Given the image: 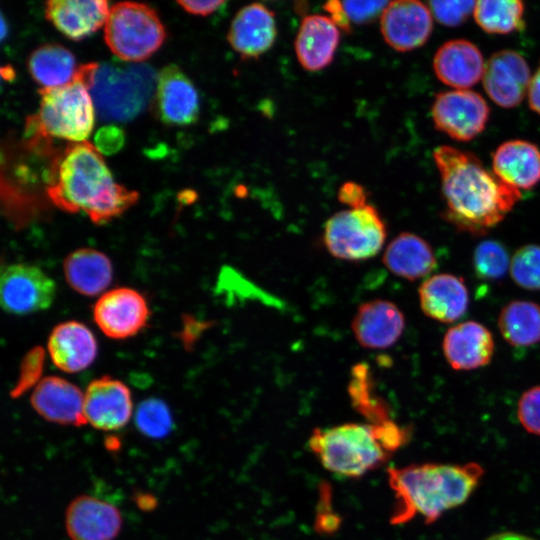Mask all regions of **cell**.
<instances>
[{"instance_id": "cell-31", "label": "cell", "mask_w": 540, "mask_h": 540, "mask_svg": "<svg viewBox=\"0 0 540 540\" xmlns=\"http://www.w3.org/2000/svg\"><path fill=\"white\" fill-rule=\"evenodd\" d=\"M525 6L517 0H481L475 2L473 16L489 34L506 35L525 27Z\"/></svg>"}, {"instance_id": "cell-47", "label": "cell", "mask_w": 540, "mask_h": 540, "mask_svg": "<svg viewBox=\"0 0 540 540\" xmlns=\"http://www.w3.org/2000/svg\"><path fill=\"white\" fill-rule=\"evenodd\" d=\"M2 75L6 79L11 80L14 78L15 73H14V70L10 66H7V67L2 68Z\"/></svg>"}, {"instance_id": "cell-39", "label": "cell", "mask_w": 540, "mask_h": 540, "mask_svg": "<svg viewBox=\"0 0 540 540\" xmlns=\"http://www.w3.org/2000/svg\"><path fill=\"white\" fill-rule=\"evenodd\" d=\"M388 1H345L343 6L351 23L368 24L381 16Z\"/></svg>"}, {"instance_id": "cell-29", "label": "cell", "mask_w": 540, "mask_h": 540, "mask_svg": "<svg viewBox=\"0 0 540 540\" xmlns=\"http://www.w3.org/2000/svg\"><path fill=\"white\" fill-rule=\"evenodd\" d=\"M498 328L507 343L528 347L540 342V305L528 300L507 303L498 316Z\"/></svg>"}, {"instance_id": "cell-40", "label": "cell", "mask_w": 540, "mask_h": 540, "mask_svg": "<svg viewBox=\"0 0 540 540\" xmlns=\"http://www.w3.org/2000/svg\"><path fill=\"white\" fill-rule=\"evenodd\" d=\"M125 142V135L121 128L115 125H106L100 128L94 137L95 148L106 155L118 152Z\"/></svg>"}, {"instance_id": "cell-36", "label": "cell", "mask_w": 540, "mask_h": 540, "mask_svg": "<svg viewBox=\"0 0 540 540\" xmlns=\"http://www.w3.org/2000/svg\"><path fill=\"white\" fill-rule=\"evenodd\" d=\"M44 358L45 353L41 347H35L25 355L16 385L10 392L11 397H19L41 381Z\"/></svg>"}, {"instance_id": "cell-27", "label": "cell", "mask_w": 540, "mask_h": 540, "mask_svg": "<svg viewBox=\"0 0 540 540\" xmlns=\"http://www.w3.org/2000/svg\"><path fill=\"white\" fill-rule=\"evenodd\" d=\"M383 263L396 276L414 281L434 270L436 257L425 239L411 232H403L386 247Z\"/></svg>"}, {"instance_id": "cell-28", "label": "cell", "mask_w": 540, "mask_h": 540, "mask_svg": "<svg viewBox=\"0 0 540 540\" xmlns=\"http://www.w3.org/2000/svg\"><path fill=\"white\" fill-rule=\"evenodd\" d=\"M66 281L75 291L86 296H96L111 283L112 264L102 252L80 248L71 252L63 263Z\"/></svg>"}, {"instance_id": "cell-43", "label": "cell", "mask_w": 540, "mask_h": 540, "mask_svg": "<svg viewBox=\"0 0 540 540\" xmlns=\"http://www.w3.org/2000/svg\"><path fill=\"white\" fill-rule=\"evenodd\" d=\"M177 3L187 12L194 15L207 16L215 12L223 1H177Z\"/></svg>"}, {"instance_id": "cell-14", "label": "cell", "mask_w": 540, "mask_h": 540, "mask_svg": "<svg viewBox=\"0 0 540 540\" xmlns=\"http://www.w3.org/2000/svg\"><path fill=\"white\" fill-rule=\"evenodd\" d=\"M531 76L525 58L517 51L504 49L488 59L482 82L494 103L503 108H514L527 95Z\"/></svg>"}, {"instance_id": "cell-21", "label": "cell", "mask_w": 540, "mask_h": 540, "mask_svg": "<svg viewBox=\"0 0 540 540\" xmlns=\"http://www.w3.org/2000/svg\"><path fill=\"white\" fill-rule=\"evenodd\" d=\"M485 61L479 48L466 39L443 43L433 57V70L443 84L468 89L482 79Z\"/></svg>"}, {"instance_id": "cell-13", "label": "cell", "mask_w": 540, "mask_h": 540, "mask_svg": "<svg viewBox=\"0 0 540 540\" xmlns=\"http://www.w3.org/2000/svg\"><path fill=\"white\" fill-rule=\"evenodd\" d=\"M133 403L129 388L121 381L102 376L89 383L84 393L86 423L102 431H117L130 420Z\"/></svg>"}, {"instance_id": "cell-38", "label": "cell", "mask_w": 540, "mask_h": 540, "mask_svg": "<svg viewBox=\"0 0 540 540\" xmlns=\"http://www.w3.org/2000/svg\"><path fill=\"white\" fill-rule=\"evenodd\" d=\"M517 415L528 432L540 435V385L529 388L521 395Z\"/></svg>"}, {"instance_id": "cell-30", "label": "cell", "mask_w": 540, "mask_h": 540, "mask_svg": "<svg viewBox=\"0 0 540 540\" xmlns=\"http://www.w3.org/2000/svg\"><path fill=\"white\" fill-rule=\"evenodd\" d=\"M28 68L42 88L70 83L78 69L73 54L58 44H46L35 49L29 57Z\"/></svg>"}, {"instance_id": "cell-17", "label": "cell", "mask_w": 540, "mask_h": 540, "mask_svg": "<svg viewBox=\"0 0 540 540\" xmlns=\"http://www.w3.org/2000/svg\"><path fill=\"white\" fill-rule=\"evenodd\" d=\"M442 350L451 368L468 371L490 363L495 343L489 329L479 322L469 320L458 323L446 331Z\"/></svg>"}, {"instance_id": "cell-45", "label": "cell", "mask_w": 540, "mask_h": 540, "mask_svg": "<svg viewBox=\"0 0 540 540\" xmlns=\"http://www.w3.org/2000/svg\"><path fill=\"white\" fill-rule=\"evenodd\" d=\"M201 327V322H197L192 317L185 316V319L183 320L182 331L179 334V337L181 338L185 346L195 341L196 336L201 330Z\"/></svg>"}, {"instance_id": "cell-44", "label": "cell", "mask_w": 540, "mask_h": 540, "mask_svg": "<svg viewBox=\"0 0 540 540\" xmlns=\"http://www.w3.org/2000/svg\"><path fill=\"white\" fill-rule=\"evenodd\" d=\"M527 97L530 109L540 115V63L531 76Z\"/></svg>"}, {"instance_id": "cell-8", "label": "cell", "mask_w": 540, "mask_h": 540, "mask_svg": "<svg viewBox=\"0 0 540 540\" xmlns=\"http://www.w3.org/2000/svg\"><path fill=\"white\" fill-rule=\"evenodd\" d=\"M386 237V225L370 204L335 213L325 223L323 232L328 252L347 261L374 257L381 251Z\"/></svg>"}, {"instance_id": "cell-41", "label": "cell", "mask_w": 540, "mask_h": 540, "mask_svg": "<svg viewBox=\"0 0 540 540\" xmlns=\"http://www.w3.org/2000/svg\"><path fill=\"white\" fill-rule=\"evenodd\" d=\"M338 200L349 208H359L367 205V192L356 182H345L338 191Z\"/></svg>"}, {"instance_id": "cell-37", "label": "cell", "mask_w": 540, "mask_h": 540, "mask_svg": "<svg viewBox=\"0 0 540 540\" xmlns=\"http://www.w3.org/2000/svg\"><path fill=\"white\" fill-rule=\"evenodd\" d=\"M474 6V1H431L428 7L437 22L455 27L473 14Z\"/></svg>"}, {"instance_id": "cell-6", "label": "cell", "mask_w": 540, "mask_h": 540, "mask_svg": "<svg viewBox=\"0 0 540 540\" xmlns=\"http://www.w3.org/2000/svg\"><path fill=\"white\" fill-rule=\"evenodd\" d=\"M38 115L28 120L32 131L44 137L83 142L94 125V107L88 86L77 69L74 79L63 86L41 88Z\"/></svg>"}, {"instance_id": "cell-2", "label": "cell", "mask_w": 540, "mask_h": 540, "mask_svg": "<svg viewBox=\"0 0 540 540\" xmlns=\"http://www.w3.org/2000/svg\"><path fill=\"white\" fill-rule=\"evenodd\" d=\"M47 189L51 202L69 212H84L95 224L121 215L138 200L136 191L117 184L100 152L87 141L69 145Z\"/></svg>"}, {"instance_id": "cell-7", "label": "cell", "mask_w": 540, "mask_h": 540, "mask_svg": "<svg viewBox=\"0 0 540 540\" xmlns=\"http://www.w3.org/2000/svg\"><path fill=\"white\" fill-rule=\"evenodd\" d=\"M165 29L156 11L136 2L113 5L105 22V42L117 57L141 62L164 42Z\"/></svg>"}, {"instance_id": "cell-19", "label": "cell", "mask_w": 540, "mask_h": 540, "mask_svg": "<svg viewBox=\"0 0 540 540\" xmlns=\"http://www.w3.org/2000/svg\"><path fill=\"white\" fill-rule=\"evenodd\" d=\"M277 36L275 14L260 3L244 6L231 22L227 39L243 59H256L266 53Z\"/></svg>"}, {"instance_id": "cell-15", "label": "cell", "mask_w": 540, "mask_h": 540, "mask_svg": "<svg viewBox=\"0 0 540 540\" xmlns=\"http://www.w3.org/2000/svg\"><path fill=\"white\" fill-rule=\"evenodd\" d=\"M123 519L113 504L91 495H78L65 511V529L70 540H115Z\"/></svg>"}, {"instance_id": "cell-34", "label": "cell", "mask_w": 540, "mask_h": 540, "mask_svg": "<svg viewBox=\"0 0 540 540\" xmlns=\"http://www.w3.org/2000/svg\"><path fill=\"white\" fill-rule=\"evenodd\" d=\"M135 425L146 437L163 439L173 428L172 414L163 400L148 398L139 403L136 409Z\"/></svg>"}, {"instance_id": "cell-3", "label": "cell", "mask_w": 540, "mask_h": 540, "mask_svg": "<svg viewBox=\"0 0 540 540\" xmlns=\"http://www.w3.org/2000/svg\"><path fill=\"white\" fill-rule=\"evenodd\" d=\"M387 472L396 499L392 524L405 523L415 516L426 523L435 522L446 510L463 504L483 474L476 463L413 464L390 467Z\"/></svg>"}, {"instance_id": "cell-5", "label": "cell", "mask_w": 540, "mask_h": 540, "mask_svg": "<svg viewBox=\"0 0 540 540\" xmlns=\"http://www.w3.org/2000/svg\"><path fill=\"white\" fill-rule=\"evenodd\" d=\"M155 71L146 64H98L89 93L106 121H128L149 104L156 89Z\"/></svg>"}, {"instance_id": "cell-32", "label": "cell", "mask_w": 540, "mask_h": 540, "mask_svg": "<svg viewBox=\"0 0 540 540\" xmlns=\"http://www.w3.org/2000/svg\"><path fill=\"white\" fill-rule=\"evenodd\" d=\"M472 262L476 276L491 282L501 280L510 270L511 263L507 248L501 242L491 239L477 244Z\"/></svg>"}, {"instance_id": "cell-20", "label": "cell", "mask_w": 540, "mask_h": 540, "mask_svg": "<svg viewBox=\"0 0 540 540\" xmlns=\"http://www.w3.org/2000/svg\"><path fill=\"white\" fill-rule=\"evenodd\" d=\"M405 328L401 310L392 302L375 299L359 306L352 320L358 343L370 349H384L395 344Z\"/></svg>"}, {"instance_id": "cell-10", "label": "cell", "mask_w": 540, "mask_h": 540, "mask_svg": "<svg viewBox=\"0 0 540 540\" xmlns=\"http://www.w3.org/2000/svg\"><path fill=\"white\" fill-rule=\"evenodd\" d=\"M54 281L40 268L29 264H11L2 269L0 300L12 314L25 315L49 308L55 297Z\"/></svg>"}, {"instance_id": "cell-11", "label": "cell", "mask_w": 540, "mask_h": 540, "mask_svg": "<svg viewBox=\"0 0 540 540\" xmlns=\"http://www.w3.org/2000/svg\"><path fill=\"white\" fill-rule=\"evenodd\" d=\"M93 317L106 336L125 339L136 335L146 326L149 308L138 291L119 287L109 290L97 300Z\"/></svg>"}, {"instance_id": "cell-46", "label": "cell", "mask_w": 540, "mask_h": 540, "mask_svg": "<svg viewBox=\"0 0 540 540\" xmlns=\"http://www.w3.org/2000/svg\"><path fill=\"white\" fill-rule=\"evenodd\" d=\"M487 540H534L532 538L512 533V532H503L489 537Z\"/></svg>"}, {"instance_id": "cell-42", "label": "cell", "mask_w": 540, "mask_h": 540, "mask_svg": "<svg viewBox=\"0 0 540 540\" xmlns=\"http://www.w3.org/2000/svg\"><path fill=\"white\" fill-rule=\"evenodd\" d=\"M323 9L329 14V18L342 31H351V21L345 11L343 2L333 0L324 4Z\"/></svg>"}, {"instance_id": "cell-25", "label": "cell", "mask_w": 540, "mask_h": 540, "mask_svg": "<svg viewBox=\"0 0 540 540\" xmlns=\"http://www.w3.org/2000/svg\"><path fill=\"white\" fill-rule=\"evenodd\" d=\"M492 171L518 190L531 189L540 182V149L527 140L506 141L492 154Z\"/></svg>"}, {"instance_id": "cell-4", "label": "cell", "mask_w": 540, "mask_h": 540, "mask_svg": "<svg viewBox=\"0 0 540 540\" xmlns=\"http://www.w3.org/2000/svg\"><path fill=\"white\" fill-rule=\"evenodd\" d=\"M406 440L407 431L388 420L318 428L308 446L327 471L359 478L384 464Z\"/></svg>"}, {"instance_id": "cell-35", "label": "cell", "mask_w": 540, "mask_h": 540, "mask_svg": "<svg viewBox=\"0 0 540 540\" xmlns=\"http://www.w3.org/2000/svg\"><path fill=\"white\" fill-rule=\"evenodd\" d=\"M510 274L521 288L540 290V245L526 244L518 248L512 256Z\"/></svg>"}, {"instance_id": "cell-23", "label": "cell", "mask_w": 540, "mask_h": 540, "mask_svg": "<svg viewBox=\"0 0 540 540\" xmlns=\"http://www.w3.org/2000/svg\"><path fill=\"white\" fill-rule=\"evenodd\" d=\"M339 30L328 16L314 14L303 18L295 39V52L305 70L319 71L332 62L340 41Z\"/></svg>"}, {"instance_id": "cell-18", "label": "cell", "mask_w": 540, "mask_h": 540, "mask_svg": "<svg viewBox=\"0 0 540 540\" xmlns=\"http://www.w3.org/2000/svg\"><path fill=\"white\" fill-rule=\"evenodd\" d=\"M33 409L43 419L59 425L83 426L84 393L73 383L48 376L35 386L30 398Z\"/></svg>"}, {"instance_id": "cell-16", "label": "cell", "mask_w": 540, "mask_h": 540, "mask_svg": "<svg viewBox=\"0 0 540 540\" xmlns=\"http://www.w3.org/2000/svg\"><path fill=\"white\" fill-rule=\"evenodd\" d=\"M155 106L158 118L168 125H190L199 115L198 92L175 64L165 66L157 77Z\"/></svg>"}, {"instance_id": "cell-48", "label": "cell", "mask_w": 540, "mask_h": 540, "mask_svg": "<svg viewBox=\"0 0 540 540\" xmlns=\"http://www.w3.org/2000/svg\"><path fill=\"white\" fill-rule=\"evenodd\" d=\"M1 27H2L1 38L4 39L6 35V23L3 19V15L1 16Z\"/></svg>"}, {"instance_id": "cell-1", "label": "cell", "mask_w": 540, "mask_h": 540, "mask_svg": "<svg viewBox=\"0 0 540 540\" xmlns=\"http://www.w3.org/2000/svg\"><path fill=\"white\" fill-rule=\"evenodd\" d=\"M433 158L441 180L442 218L459 232L485 235L521 198L520 190L503 182L471 152L443 145Z\"/></svg>"}, {"instance_id": "cell-12", "label": "cell", "mask_w": 540, "mask_h": 540, "mask_svg": "<svg viewBox=\"0 0 540 540\" xmlns=\"http://www.w3.org/2000/svg\"><path fill=\"white\" fill-rule=\"evenodd\" d=\"M385 42L394 50L408 52L423 46L433 30V16L420 1L389 2L380 17Z\"/></svg>"}, {"instance_id": "cell-22", "label": "cell", "mask_w": 540, "mask_h": 540, "mask_svg": "<svg viewBox=\"0 0 540 540\" xmlns=\"http://www.w3.org/2000/svg\"><path fill=\"white\" fill-rule=\"evenodd\" d=\"M418 295L423 313L442 323L460 319L469 306V292L464 280L450 273L435 274L423 281Z\"/></svg>"}, {"instance_id": "cell-9", "label": "cell", "mask_w": 540, "mask_h": 540, "mask_svg": "<svg viewBox=\"0 0 540 540\" xmlns=\"http://www.w3.org/2000/svg\"><path fill=\"white\" fill-rule=\"evenodd\" d=\"M437 130L457 141H469L485 129L490 116L486 100L469 89L438 93L431 107Z\"/></svg>"}, {"instance_id": "cell-26", "label": "cell", "mask_w": 540, "mask_h": 540, "mask_svg": "<svg viewBox=\"0 0 540 540\" xmlns=\"http://www.w3.org/2000/svg\"><path fill=\"white\" fill-rule=\"evenodd\" d=\"M110 8L103 0H51L46 3V18L66 37L82 40L107 20Z\"/></svg>"}, {"instance_id": "cell-24", "label": "cell", "mask_w": 540, "mask_h": 540, "mask_svg": "<svg viewBox=\"0 0 540 540\" xmlns=\"http://www.w3.org/2000/svg\"><path fill=\"white\" fill-rule=\"evenodd\" d=\"M52 362L60 370L75 373L86 369L97 355V342L84 324L67 321L57 325L48 340Z\"/></svg>"}, {"instance_id": "cell-33", "label": "cell", "mask_w": 540, "mask_h": 540, "mask_svg": "<svg viewBox=\"0 0 540 540\" xmlns=\"http://www.w3.org/2000/svg\"><path fill=\"white\" fill-rule=\"evenodd\" d=\"M351 376L349 393L355 407L369 419L370 423L390 420L384 403L374 398L372 394L368 367L365 364H358L353 367Z\"/></svg>"}]
</instances>
